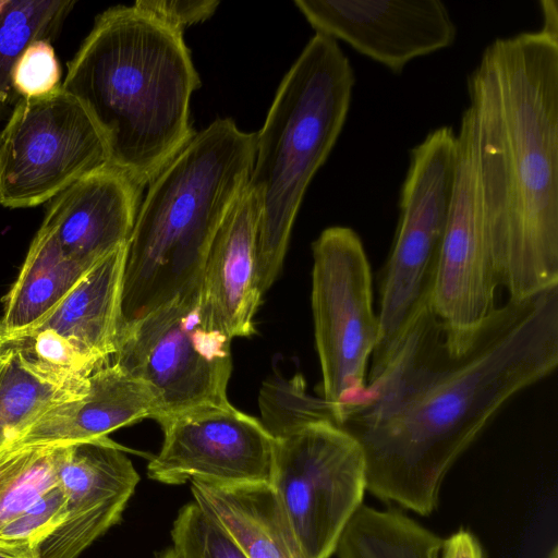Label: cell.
I'll use <instances>...</instances> for the list:
<instances>
[{
	"label": "cell",
	"instance_id": "obj_1",
	"mask_svg": "<svg viewBox=\"0 0 558 558\" xmlns=\"http://www.w3.org/2000/svg\"><path fill=\"white\" fill-rule=\"evenodd\" d=\"M558 365V286L497 307L449 345L429 304L339 424L361 445L366 490L429 515L442 482L504 404Z\"/></svg>",
	"mask_w": 558,
	"mask_h": 558
},
{
	"label": "cell",
	"instance_id": "obj_2",
	"mask_svg": "<svg viewBox=\"0 0 558 558\" xmlns=\"http://www.w3.org/2000/svg\"><path fill=\"white\" fill-rule=\"evenodd\" d=\"M484 229L511 300L558 286V33L490 43L468 77Z\"/></svg>",
	"mask_w": 558,
	"mask_h": 558
},
{
	"label": "cell",
	"instance_id": "obj_3",
	"mask_svg": "<svg viewBox=\"0 0 558 558\" xmlns=\"http://www.w3.org/2000/svg\"><path fill=\"white\" fill-rule=\"evenodd\" d=\"M182 34L134 5L109 8L61 83L94 120L110 166L141 191L196 133L190 99L201 82Z\"/></svg>",
	"mask_w": 558,
	"mask_h": 558
},
{
	"label": "cell",
	"instance_id": "obj_4",
	"mask_svg": "<svg viewBox=\"0 0 558 558\" xmlns=\"http://www.w3.org/2000/svg\"><path fill=\"white\" fill-rule=\"evenodd\" d=\"M256 133L217 119L148 184L125 247L123 325L201 282L211 242L247 185Z\"/></svg>",
	"mask_w": 558,
	"mask_h": 558
},
{
	"label": "cell",
	"instance_id": "obj_5",
	"mask_svg": "<svg viewBox=\"0 0 558 558\" xmlns=\"http://www.w3.org/2000/svg\"><path fill=\"white\" fill-rule=\"evenodd\" d=\"M355 76L337 41L315 34L282 78L263 128L247 189L257 208L263 294L275 282L308 184L345 123Z\"/></svg>",
	"mask_w": 558,
	"mask_h": 558
},
{
	"label": "cell",
	"instance_id": "obj_6",
	"mask_svg": "<svg viewBox=\"0 0 558 558\" xmlns=\"http://www.w3.org/2000/svg\"><path fill=\"white\" fill-rule=\"evenodd\" d=\"M457 170V133L432 130L410 151L399 222L379 286V337L366 383L384 371L416 316L429 304Z\"/></svg>",
	"mask_w": 558,
	"mask_h": 558
},
{
	"label": "cell",
	"instance_id": "obj_7",
	"mask_svg": "<svg viewBox=\"0 0 558 558\" xmlns=\"http://www.w3.org/2000/svg\"><path fill=\"white\" fill-rule=\"evenodd\" d=\"M231 341L205 304L198 282L124 324L110 360L149 386L157 422L199 405L229 402Z\"/></svg>",
	"mask_w": 558,
	"mask_h": 558
},
{
	"label": "cell",
	"instance_id": "obj_8",
	"mask_svg": "<svg viewBox=\"0 0 558 558\" xmlns=\"http://www.w3.org/2000/svg\"><path fill=\"white\" fill-rule=\"evenodd\" d=\"M275 439L270 486L307 558H330L363 502V449L331 418L299 423Z\"/></svg>",
	"mask_w": 558,
	"mask_h": 558
},
{
	"label": "cell",
	"instance_id": "obj_9",
	"mask_svg": "<svg viewBox=\"0 0 558 558\" xmlns=\"http://www.w3.org/2000/svg\"><path fill=\"white\" fill-rule=\"evenodd\" d=\"M312 312L322 369V399L336 423L361 400L379 337L372 272L359 234L325 229L313 242Z\"/></svg>",
	"mask_w": 558,
	"mask_h": 558
},
{
	"label": "cell",
	"instance_id": "obj_10",
	"mask_svg": "<svg viewBox=\"0 0 558 558\" xmlns=\"http://www.w3.org/2000/svg\"><path fill=\"white\" fill-rule=\"evenodd\" d=\"M109 165L94 120L62 85L21 98L0 134V205L38 206Z\"/></svg>",
	"mask_w": 558,
	"mask_h": 558
},
{
	"label": "cell",
	"instance_id": "obj_11",
	"mask_svg": "<svg viewBox=\"0 0 558 558\" xmlns=\"http://www.w3.org/2000/svg\"><path fill=\"white\" fill-rule=\"evenodd\" d=\"M498 286L482 216L475 116L468 106L457 133L453 195L429 299L449 345L471 342L497 308Z\"/></svg>",
	"mask_w": 558,
	"mask_h": 558
},
{
	"label": "cell",
	"instance_id": "obj_12",
	"mask_svg": "<svg viewBox=\"0 0 558 558\" xmlns=\"http://www.w3.org/2000/svg\"><path fill=\"white\" fill-rule=\"evenodd\" d=\"M163 432L150 480L169 485L269 484L276 439L257 418L226 404H204L157 421Z\"/></svg>",
	"mask_w": 558,
	"mask_h": 558
},
{
	"label": "cell",
	"instance_id": "obj_13",
	"mask_svg": "<svg viewBox=\"0 0 558 558\" xmlns=\"http://www.w3.org/2000/svg\"><path fill=\"white\" fill-rule=\"evenodd\" d=\"M317 34L401 72L413 59L451 46L457 27L439 0H295Z\"/></svg>",
	"mask_w": 558,
	"mask_h": 558
},
{
	"label": "cell",
	"instance_id": "obj_14",
	"mask_svg": "<svg viewBox=\"0 0 558 558\" xmlns=\"http://www.w3.org/2000/svg\"><path fill=\"white\" fill-rule=\"evenodd\" d=\"M57 476L66 515L39 545L38 557L77 558L121 521L140 475L122 447L104 437L65 446Z\"/></svg>",
	"mask_w": 558,
	"mask_h": 558
},
{
	"label": "cell",
	"instance_id": "obj_15",
	"mask_svg": "<svg viewBox=\"0 0 558 558\" xmlns=\"http://www.w3.org/2000/svg\"><path fill=\"white\" fill-rule=\"evenodd\" d=\"M140 194L141 190L109 165L58 194L40 228L56 239L66 256L90 267L126 244Z\"/></svg>",
	"mask_w": 558,
	"mask_h": 558
},
{
	"label": "cell",
	"instance_id": "obj_16",
	"mask_svg": "<svg viewBox=\"0 0 558 558\" xmlns=\"http://www.w3.org/2000/svg\"><path fill=\"white\" fill-rule=\"evenodd\" d=\"M156 412L149 386L108 362L86 378L80 396L50 408L9 447L68 446L99 439L143 418H154Z\"/></svg>",
	"mask_w": 558,
	"mask_h": 558
},
{
	"label": "cell",
	"instance_id": "obj_17",
	"mask_svg": "<svg viewBox=\"0 0 558 558\" xmlns=\"http://www.w3.org/2000/svg\"><path fill=\"white\" fill-rule=\"evenodd\" d=\"M257 208L243 189L218 229L201 279L205 304L218 326L231 338L251 337L263 292L256 257Z\"/></svg>",
	"mask_w": 558,
	"mask_h": 558
},
{
	"label": "cell",
	"instance_id": "obj_18",
	"mask_svg": "<svg viewBox=\"0 0 558 558\" xmlns=\"http://www.w3.org/2000/svg\"><path fill=\"white\" fill-rule=\"evenodd\" d=\"M125 247L126 244L96 262L73 289L28 329L51 331L94 369L107 364L117 350L123 327L121 294Z\"/></svg>",
	"mask_w": 558,
	"mask_h": 558
},
{
	"label": "cell",
	"instance_id": "obj_19",
	"mask_svg": "<svg viewBox=\"0 0 558 558\" xmlns=\"http://www.w3.org/2000/svg\"><path fill=\"white\" fill-rule=\"evenodd\" d=\"M191 492L250 558H307L269 484L216 486L191 481Z\"/></svg>",
	"mask_w": 558,
	"mask_h": 558
},
{
	"label": "cell",
	"instance_id": "obj_20",
	"mask_svg": "<svg viewBox=\"0 0 558 558\" xmlns=\"http://www.w3.org/2000/svg\"><path fill=\"white\" fill-rule=\"evenodd\" d=\"M90 267L66 256L56 239L39 228L16 280L3 299L2 339L37 324Z\"/></svg>",
	"mask_w": 558,
	"mask_h": 558
},
{
	"label": "cell",
	"instance_id": "obj_21",
	"mask_svg": "<svg viewBox=\"0 0 558 558\" xmlns=\"http://www.w3.org/2000/svg\"><path fill=\"white\" fill-rule=\"evenodd\" d=\"M444 538L405 514L362 505L336 549L338 558H440Z\"/></svg>",
	"mask_w": 558,
	"mask_h": 558
},
{
	"label": "cell",
	"instance_id": "obj_22",
	"mask_svg": "<svg viewBox=\"0 0 558 558\" xmlns=\"http://www.w3.org/2000/svg\"><path fill=\"white\" fill-rule=\"evenodd\" d=\"M85 383L81 387L57 385L36 373L16 348L3 343L0 352V451L11 446L50 408L80 396Z\"/></svg>",
	"mask_w": 558,
	"mask_h": 558
},
{
	"label": "cell",
	"instance_id": "obj_23",
	"mask_svg": "<svg viewBox=\"0 0 558 558\" xmlns=\"http://www.w3.org/2000/svg\"><path fill=\"white\" fill-rule=\"evenodd\" d=\"M74 0H0V121L21 99L12 71L21 53L34 41L52 43Z\"/></svg>",
	"mask_w": 558,
	"mask_h": 558
},
{
	"label": "cell",
	"instance_id": "obj_24",
	"mask_svg": "<svg viewBox=\"0 0 558 558\" xmlns=\"http://www.w3.org/2000/svg\"><path fill=\"white\" fill-rule=\"evenodd\" d=\"M64 449L23 446L0 451V529L58 484Z\"/></svg>",
	"mask_w": 558,
	"mask_h": 558
},
{
	"label": "cell",
	"instance_id": "obj_25",
	"mask_svg": "<svg viewBox=\"0 0 558 558\" xmlns=\"http://www.w3.org/2000/svg\"><path fill=\"white\" fill-rule=\"evenodd\" d=\"M182 558H250L235 539L195 501L183 506L171 530Z\"/></svg>",
	"mask_w": 558,
	"mask_h": 558
},
{
	"label": "cell",
	"instance_id": "obj_26",
	"mask_svg": "<svg viewBox=\"0 0 558 558\" xmlns=\"http://www.w3.org/2000/svg\"><path fill=\"white\" fill-rule=\"evenodd\" d=\"M66 501L58 484L0 529V544L38 551L65 519Z\"/></svg>",
	"mask_w": 558,
	"mask_h": 558
},
{
	"label": "cell",
	"instance_id": "obj_27",
	"mask_svg": "<svg viewBox=\"0 0 558 558\" xmlns=\"http://www.w3.org/2000/svg\"><path fill=\"white\" fill-rule=\"evenodd\" d=\"M51 44L34 41L15 62L12 84L20 98L43 96L61 85V70Z\"/></svg>",
	"mask_w": 558,
	"mask_h": 558
},
{
	"label": "cell",
	"instance_id": "obj_28",
	"mask_svg": "<svg viewBox=\"0 0 558 558\" xmlns=\"http://www.w3.org/2000/svg\"><path fill=\"white\" fill-rule=\"evenodd\" d=\"M133 5L169 28L183 33L185 27L209 19L219 1L138 0Z\"/></svg>",
	"mask_w": 558,
	"mask_h": 558
},
{
	"label": "cell",
	"instance_id": "obj_29",
	"mask_svg": "<svg viewBox=\"0 0 558 558\" xmlns=\"http://www.w3.org/2000/svg\"><path fill=\"white\" fill-rule=\"evenodd\" d=\"M440 558H484V554L475 535L460 529L444 539Z\"/></svg>",
	"mask_w": 558,
	"mask_h": 558
},
{
	"label": "cell",
	"instance_id": "obj_30",
	"mask_svg": "<svg viewBox=\"0 0 558 558\" xmlns=\"http://www.w3.org/2000/svg\"><path fill=\"white\" fill-rule=\"evenodd\" d=\"M0 558H39L38 551L13 548L0 544Z\"/></svg>",
	"mask_w": 558,
	"mask_h": 558
},
{
	"label": "cell",
	"instance_id": "obj_31",
	"mask_svg": "<svg viewBox=\"0 0 558 558\" xmlns=\"http://www.w3.org/2000/svg\"><path fill=\"white\" fill-rule=\"evenodd\" d=\"M159 558H182L172 547L160 554Z\"/></svg>",
	"mask_w": 558,
	"mask_h": 558
},
{
	"label": "cell",
	"instance_id": "obj_32",
	"mask_svg": "<svg viewBox=\"0 0 558 558\" xmlns=\"http://www.w3.org/2000/svg\"><path fill=\"white\" fill-rule=\"evenodd\" d=\"M548 558H557V548L554 547Z\"/></svg>",
	"mask_w": 558,
	"mask_h": 558
},
{
	"label": "cell",
	"instance_id": "obj_33",
	"mask_svg": "<svg viewBox=\"0 0 558 558\" xmlns=\"http://www.w3.org/2000/svg\"><path fill=\"white\" fill-rule=\"evenodd\" d=\"M2 345H3V339H2L1 328H0V352H1Z\"/></svg>",
	"mask_w": 558,
	"mask_h": 558
}]
</instances>
